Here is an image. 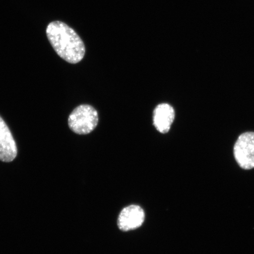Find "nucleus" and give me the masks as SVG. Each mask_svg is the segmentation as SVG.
<instances>
[{
	"instance_id": "obj_1",
	"label": "nucleus",
	"mask_w": 254,
	"mask_h": 254,
	"mask_svg": "<svg viewBox=\"0 0 254 254\" xmlns=\"http://www.w3.org/2000/svg\"><path fill=\"white\" fill-rule=\"evenodd\" d=\"M46 34L51 45L62 59L71 64H77L84 59L85 47L78 34L62 21L50 23Z\"/></svg>"
},
{
	"instance_id": "obj_2",
	"label": "nucleus",
	"mask_w": 254,
	"mask_h": 254,
	"mask_svg": "<svg viewBox=\"0 0 254 254\" xmlns=\"http://www.w3.org/2000/svg\"><path fill=\"white\" fill-rule=\"evenodd\" d=\"M99 118L97 111L87 104L80 105L72 111L68 117V126L79 135H87L96 128Z\"/></svg>"
},
{
	"instance_id": "obj_3",
	"label": "nucleus",
	"mask_w": 254,
	"mask_h": 254,
	"mask_svg": "<svg viewBox=\"0 0 254 254\" xmlns=\"http://www.w3.org/2000/svg\"><path fill=\"white\" fill-rule=\"evenodd\" d=\"M234 156L238 166L242 169L254 168V132H246L241 134L235 143Z\"/></svg>"
},
{
	"instance_id": "obj_4",
	"label": "nucleus",
	"mask_w": 254,
	"mask_h": 254,
	"mask_svg": "<svg viewBox=\"0 0 254 254\" xmlns=\"http://www.w3.org/2000/svg\"><path fill=\"white\" fill-rule=\"evenodd\" d=\"M17 155V147L7 124L0 116V161L9 163Z\"/></svg>"
},
{
	"instance_id": "obj_5",
	"label": "nucleus",
	"mask_w": 254,
	"mask_h": 254,
	"mask_svg": "<svg viewBox=\"0 0 254 254\" xmlns=\"http://www.w3.org/2000/svg\"><path fill=\"white\" fill-rule=\"evenodd\" d=\"M145 214L140 206L130 205L123 209L119 215L118 225L120 230L128 231L136 229L144 221Z\"/></svg>"
},
{
	"instance_id": "obj_6",
	"label": "nucleus",
	"mask_w": 254,
	"mask_h": 254,
	"mask_svg": "<svg viewBox=\"0 0 254 254\" xmlns=\"http://www.w3.org/2000/svg\"><path fill=\"white\" fill-rule=\"evenodd\" d=\"M175 117V110L170 104L158 105L153 112V124L155 128L162 134H166L170 130Z\"/></svg>"
}]
</instances>
